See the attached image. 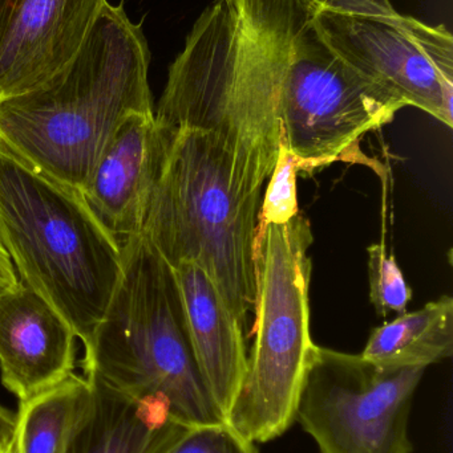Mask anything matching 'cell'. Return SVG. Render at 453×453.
Instances as JSON below:
<instances>
[{
  "mask_svg": "<svg viewBox=\"0 0 453 453\" xmlns=\"http://www.w3.org/2000/svg\"><path fill=\"white\" fill-rule=\"evenodd\" d=\"M327 47L314 0H213L170 65L157 125L213 135L239 183L262 191L278 159L282 103Z\"/></svg>",
  "mask_w": 453,
  "mask_h": 453,
  "instance_id": "cell-1",
  "label": "cell"
},
{
  "mask_svg": "<svg viewBox=\"0 0 453 453\" xmlns=\"http://www.w3.org/2000/svg\"><path fill=\"white\" fill-rule=\"evenodd\" d=\"M148 42L122 4L106 3L63 69L0 103V145L82 191L125 119L152 114Z\"/></svg>",
  "mask_w": 453,
  "mask_h": 453,
  "instance_id": "cell-2",
  "label": "cell"
},
{
  "mask_svg": "<svg viewBox=\"0 0 453 453\" xmlns=\"http://www.w3.org/2000/svg\"><path fill=\"white\" fill-rule=\"evenodd\" d=\"M121 273L84 346V375L186 426L226 423L199 374L175 271L143 234L121 244Z\"/></svg>",
  "mask_w": 453,
  "mask_h": 453,
  "instance_id": "cell-3",
  "label": "cell"
},
{
  "mask_svg": "<svg viewBox=\"0 0 453 453\" xmlns=\"http://www.w3.org/2000/svg\"><path fill=\"white\" fill-rule=\"evenodd\" d=\"M162 130L167 148L141 234L172 268L201 266L246 332L255 303L262 191L239 183L230 156L213 135Z\"/></svg>",
  "mask_w": 453,
  "mask_h": 453,
  "instance_id": "cell-4",
  "label": "cell"
},
{
  "mask_svg": "<svg viewBox=\"0 0 453 453\" xmlns=\"http://www.w3.org/2000/svg\"><path fill=\"white\" fill-rule=\"evenodd\" d=\"M0 244L20 281L48 301L87 346L121 273V245L80 191L0 145Z\"/></svg>",
  "mask_w": 453,
  "mask_h": 453,
  "instance_id": "cell-5",
  "label": "cell"
},
{
  "mask_svg": "<svg viewBox=\"0 0 453 453\" xmlns=\"http://www.w3.org/2000/svg\"><path fill=\"white\" fill-rule=\"evenodd\" d=\"M314 242L300 214L257 228L254 345L228 423L253 443H268L295 423L311 349L309 285Z\"/></svg>",
  "mask_w": 453,
  "mask_h": 453,
  "instance_id": "cell-6",
  "label": "cell"
},
{
  "mask_svg": "<svg viewBox=\"0 0 453 453\" xmlns=\"http://www.w3.org/2000/svg\"><path fill=\"white\" fill-rule=\"evenodd\" d=\"M335 55L401 101L453 125V36L395 10L391 0H314Z\"/></svg>",
  "mask_w": 453,
  "mask_h": 453,
  "instance_id": "cell-7",
  "label": "cell"
},
{
  "mask_svg": "<svg viewBox=\"0 0 453 453\" xmlns=\"http://www.w3.org/2000/svg\"><path fill=\"white\" fill-rule=\"evenodd\" d=\"M425 372L314 345L295 423L319 453H412L410 417Z\"/></svg>",
  "mask_w": 453,
  "mask_h": 453,
  "instance_id": "cell-8",
  "label": "cell"
},
{
  "mask_svg": "<svg viewBox=\"0 0 453 453\" xmlns=\"http://www.w3.org/2000/svg\"><path fill=\"white\" fill-rule=\"evenodd\" d=\"M106 0H0V103L50 80L76 56Z\"/></svg>",
  "mask_w": 453,
  "mask_h": 453,
  "instance_id": "cell-9",
  "label": "cell"
},
{
  "mask_svg": "<svg viewBox=\"0 0 453 453\" xmlns=\"http://www.w3.org/2000/svg\"><path fill=\"white\" fill-rule=\"evenodd\" d=\"M165 148L167 135L154 113L130 114L80 191L93 217L119 244L143 232Z\"/></svg>",
  "mask_w": 453,
  "mask_h": 453,
  "instance_id": "cell-10",
  "label": "cell"
},
{
  "mask_svg": "<svg viewBox=\"0 0 453 453\" xmlns=\"http://www.w3.org/2000/svg\"><path fill=\"white\" fill-rule=\"evenodd\" d=\"M76 338L69 322L24 282L0 295L2 383L19 403L74 374Z\"/></svg>",
  "mask_w": 453,
  "mask_h": 453,
  "instance_id": "cell-11",
  "label": "cell"
},
{
  "mask_svg": "<svg viewBox=\"0 0 453 453\" xmlns=\"http://www.w3.org/2000/svg\"><path fill=\"white\" fill-rule=\"evenodd\" d=\"M173 271L197 367L210 398L228 423L246 374V332L201 266L181 263Z\"/></svg>",
  "mask_w": 453,
  "mask_h": 453,
  "instance_id": "cell-12",
  "label": "cell"
},
{
  "mask_svg": "<svg viewBox=\"0 0 453 453\" xmlns=\"http://www.w3.org/2000/svg\"><path fill=\"white\" fill-rule=\"evenodd\" d=\"M90 411L66 453H162L191 426L159 402L136 401L90 380Z\"/></svg>",
  "mask_w": 453,
  "mask_h": 453,
  "instance_id": "cell-13",
  "label": "cell"
},
{
  "mask_svg": "<svg viewBox=\"0 0 453 453\" xmlns=\"http://www.w3.org/2000/svg\"><path fill=\"white\" fill-rule=\"evenodd\" d=\"M361 354L367 361L388 369H427L451 358L453 298L443 296L372 330Z\"/></svg>",
  "mask_w": 453,
  "mask_h": 453,
  "instance_id": "cell-14",
  "label": "cell"
},
{
  "mask_svg": "<svg viewBox=\"0 0 453 453\" xmlns=\"http://www.w3.org/2000/svg\"><path fill=\"white\" fill-rule=\"evenodd\" d=\"M92 402V386L74 374L19 403L16 453H66Z\"/></svg>",
  "mask_w": 453,
  "mask_h": 453,
  "instance_id": "cell-15",
  "label": "cell"
},
{
  "mask_svg": "<svg viewBox=\"0 0 453 453\" xmlns=\"http://www.w3.org/2000/svg\"><path fill=\"white\" fill-rule=\"evenodd\" d=\"M369 281L370 300L379 316L406 313L412 290L404 280L395 257L388 255L385 242L370 245Z\"/></svg>",
  "mask_w": 453,
  "mask_h": 453,
  "instance_id": "cell-16",
  "label": "cell"
},
{
  "mask_svg": "<svg viewBox=\"0 0 453 453\" xmlns=\"http://www.w3.org/2000/svg\"><path fill=\"white\" fill-rule=\"evenodd\" d=\"M298 172L297 159L287 148L284 134H281L278 159L269 178L268 188L258 214L257 228L285 225L298 215Z\"/></svg>",
  "mask_w": 453,
  "mask_h": 453,
  "instance_id": "cell-17",
  "label": "cell"
},
{
  "mask_svg": "<svg viewBox=\"0 0 453 453\" xmlns=\"http://www.w3.org/2000/svg\"><path fill=\"white\" fill-rule=\"evenodd\" d=\"M162 453H260L229 423L188 427Z\"/></svg>",
  "mask_w": 453,
  "mask_h": 453,
  "instance_id": "cell-18",
  "label": "cell"
},
{
  "mask_svg": "<svg viewBox=\"0 0 453 453\" xmlns=\"http://www.w3.org/2000/svg\"><path fill=\"white\" fill-rule=\"evenodd\" d=\"M18 414L0 406V453L15 449Z\"/></svg>",
  "mask_w": 453,
  "mask_h": 453,
  "instance_id": "cell-19",
  "label": "cell"
},
{
  "mask_svg": "<svg viewBox=\"0 0 453 453\" xmlns=\"http://www.w3.org/2000/svg\"><path fill=\"white\" fill-rule=\"evenodd\" d=\"M19 281L20 280H19L10 256L0 244V295L8 292V290L15 289Z\"/></svg>",
  "mask_w": 453,
  "mask_h": 453,
  "instance_id": "cell-20",
  "label": "cell"
},
{
  "mask_svg": "<svg viewBox=\"0 0 453 453\" xmlns=\"http://www.w3.org/2000/svg\"><path fill=\"white\" fill-rule=\"evenodd\" d=\"M4 453H16V449H13L12 451H8V452H4Z\"/></svg>",
  "mask_w": 453,
  "mask_h": 453,
  "instance_id": "cell-21",
  "label": "cell"
}]
</instances>
